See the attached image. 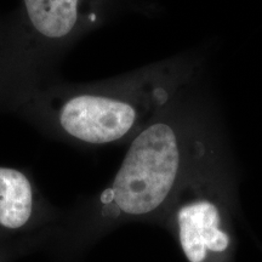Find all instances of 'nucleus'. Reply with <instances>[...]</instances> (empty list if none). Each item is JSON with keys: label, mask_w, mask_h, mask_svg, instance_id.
I'll return each instance as SVG.
<instances>
[{"label": "nucleus", "mask_w": 262, "mask_h": 262, "mask_svg": "<svg viewBox=\"0 0 262 262\" xmlns=\"http://www.w3.org/2000/svg\"><path fill=\"white\" fill-rule=\"evenodd\" d=\"M32 181L18 169L0 166V226L19 229L31 221L35 211Z\"/></svg>", "instance_id": "5"}, {"label": "nucleus", "mask_w": 262, "mask_h": 262, "mask_svg": "<svg viewBox=\"0 0 262 262\" xmlns=\"http://www.w3.org/2000/svg\"><path fill=\"white\" fill-rule=\"evenodd\" d=\"M208 130L183 94L176 98L130 141L112 185L101 196L104 210L133 217L159 210L178 188Z\"/></svg>", "instance_id": "2"}, {"label": "nucleus", "mask_w": 262, "mask_h": 262, "mask_svg": "<svg viewBox=\"0 0 262 262\" xmlns=\"http://www.w3.org/2000/svg\"><path fill=\"white\" fill-rule=\"evenodd\" d=\"M118 0H22L9 16L18 61L31 84L56 77L61 58L104 25Z\"/></svg>", "instance_id": "3"}, {"label": "nucleus", "mask_w": 262, "mask_h": 262, "mask_svg": "<svg viewBox=\"0 0 262 262\" xmlns=\"http://www.w3.org/2000/svg\"><path fill=\"white\" fill-rule=\"evenodd\" d=\"M198 193L176 210L183 254L189 262H226L231 238L224 228L222 210L215 199Z\"/></svg>", "instance_id": "4"}, {"label": "nucleus", "mask_w": 262, "mask_h": 262, "mask_svg": "<svg viewBox=\"0 0 262 262\" xmlns=\"http://www.w3.org/2000/svg\"><path fill=\"white\" fill-rule=\"evenodd\" d=\"M28 83L12 41L10 18L0 17V112H9L16 96Z\"/></svg>", "instance_id": "6"}, {"label": "nucleus", "mask_w": 262, "mask_h": 262, "mask_svg": "<svg viewBox=\"0 0 262 262\" xmlns=\"http://www.w3.org/2000/svg\"><path fill=\"white\" fill-rule=\"evenodd\" d=\"M198 66L192 55H179L95 83L54 77L22 90L9 112L78 145L125 142L185 94Z\"/></svg>", "instance_id": "1"}]
</instances>
